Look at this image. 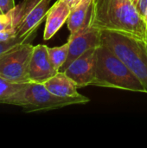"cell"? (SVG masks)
I'll return each instance as SVG.
<instances>
[{"label":"cell","mask_w":147,"mask_h":148,"mask_svg":"<svg viewBox=\"0 0 147 148\" xmlns=\"http://www.w3.org/2000/svg\"><path fill=\"white\" fill-rule=\"evenodd\" d=\"M89 26L101 31L147 38V23L133 0H92Z\"/></svg>","instance_id":"cell-1"},{"label":"cell","mask_w":147,"mask_h":148,"mask_svg":"<svg viewBox=\"0 0 147 148\" xmlns=\"http://www.w3.org/2000/svg\"><path fill=\"white\" fill-rule=\"evenodd\" d=\"M92 86L146 93V88L129 67L102 43L97 49L96 70Z\"/></svg>","instance_id":"cell-2"},{"label":"cell","mask_w":147,"mask_h":148,"mask_svg":"<svg viewBox=\"0 0 147 148\" xmlns=\"http://www.w3.org/2000/svg\"><path fill=\"white\" fill-rule=\"evenodd\" d=\"M89 101V98L82 95L75 97H59L50 93L43 83L29 82L4 100L2 104L18 106L25 112L31 113L55 110L70 105L86 104Z\"/></svg>","instance_id":"cell-3"},{"label":"cell","mask_w":147,"mask_h":148,"mask_svg":"<svg viewBox=\"0 0 147 148\" xmlns=\"http://www.w3.org/2000/svg\"><path fill=\"white\" fill-rule=\"evenodd\" d=\"M101 43L129 67L144 85L147 94V38L101 31Z\"/></svg>","instance_id":"cell-4"},{"label":"cell","mask_w":147,"mask_h":148,"mask_svg":"<svg viewBox=\"0 0 147 148\" xmlns=\"http://www.w3.org/2000/svg\"><path fill=\"white\" fill-rule=\"evenodd\" d=\"M34 46L25 42L0 57V76L16 83L29 82V65Z\"/></svg>","instance_id":"cell-5"},{"label":"cell","mask_w":147,"mask_h":148,"mask_svg":"<svg viewBox=\"0 0 147 148\" xmlns=\"http://www.w3.org/2000/svg\"><path fill=\"white\" fill-rule=\"evenodd\" d=\"M68 42L69 43L68 59L60 71H65L75 59L86 51L100 47L101 45V31L90 27L88 24L78 32L69 35Z\"/></svg>","instance_id":"cell-6"},{"label":"cell","mask_w":147,"mask_h":148,"mask_svg":"<svg viewBox=\"0 0 147 148\" xmlns=\"http://www.w3.org/2000/svg\"><path fill=\"white\" fill-rule=\"evenodd\" d=\"M98 48L91 49L75 59L65 73L76 83L78 88L91 86L95 76Z\"/></svg>","instance_id":"cell-7"},{"label":"cell","mask_w":147,"mask_h":148,"mask_svg":"<svg viewBox=\"0 0 147 148\" xmlns=\"http://www.w3.org/2000/svg\"><path fill=\"white\" fill-rule=\"evenodd\" d=\"M48 49L49 47L44 44L34 46L29 65V82L43 83L59 72L50 61Z\"/></svg>","instance_id":"cell-8"},{"label":"cell","mask_w":147,"mask_h":148,"mask_svg":"<svg viewBox=\"0 0 147 148\" xmlns=\"http://www.w3.org/2000/svg\"><path fill=\"white\" fill-rule=\"evenodd\" d=\"M52 0H32L25 16L16 29V36L22 37L36 33L38 27L46 18Z\"/></svg>","instance_id":"cell-9"},{"label":"cell","mask_w":147,"mask_h":148,"mask_svg":"<svg viewBox=\"0 0 147 148\" xmlns=\"http://www.w3.org/2000/svg\"><path fill=\"white\" fill-rule=\"evenodd\" d=\"M72 9L66 0H57L48 10L43 32V39H51L63 26Z\"/></svg>","instance_id":"cell-10"},{"label":"cell","mask_w":147,"mask_h":148,"mask_svg":"<svg viewBox=\"0 0 147 148\" xmlns=\"http://www.w3.org/2000/svg\"><path fill=\"white\" fill-rule=\"evenodd\" d=\"M46 88L53 95L59 97H75L78 93L76 83L64 72L59 71L54 76L43 82Z\"/></svg>","instance_id":"cell-11"},{"label":"cell","mask_w":147,"mask_h":148,"mask_svg":"<svg viewBox=\"0 0 147 148\" xmlns=\"http://www.w3.org/2000/svg\"><path fill=\"white\" fill-rule=\"evenodd\" d=\"M92 0H87L74 8L67 20L68 29L70 35L78 32L80 29L88 25Z\"/></svg>","instance_id":"cell-12"},{"label":"cell","mask_w":147,"mask_h":148,"mask_svg":"<svg viewBox=\"0 0 147 148\" xmlns=\"http://www.w3.org/2000/svg\"><path fill=\"white\" fill-rule=\"evenodd\" d=\"M32 0L23 1L7 13L0 14V30H16Z\"/></svg>","instance_id":"cell-13"},{"label":"cell","mask_w":147,"mask_h":148,"mask_svg":"<svg viewBox=\"0 0 147 148\" xmlns=\"http://www.w3.org/2000/svg\"><path fill=\"white\" fill-rule=\"evenodd\" d=\"M68 49H69V43L67 42L66 43L54 48H49V56L52 64L54 65L55 69L57 71H60L63 64L66 62L68 56Z\"/></svg>","instance_id":"cell-14"},{"label":"cell","mask_w":147,"mask_h":148,"mask_svg":"<svg viewBox=\"0 0 147 148\" xmlns=\"http://www.w3.org/2000/svg\"><path fill=\"white\" fill-rule=\"evenodd\" d=\"M36 33L29 34L25 36H16L11 39L6 40V41H0V57L3 56L4 54L11 51L12 49H16V47L25 43V42H31L34 37L36 36Z\"/></svg>","instance_id":"cell-15"},{"label":"cell","mask_w":147,"mask_h":148,"mask_svg":"<svg viewBox=\"0 0 147 148\" xmlns=\"http://www.w3.org/2000/svg\"><path fill=\"white\" fill-rule=\"evenodd\" d=\"M25 83L12 82L0 76V103L2 104L4 100L13 95L16 92L22 88Z\"/></svg>","instance_id":"cell-16"},{"label":"cell","mask_w":147,"mask_h":148,"mask_svg":"<svg viewBox=\"0 0 147 148\" xmlns=\"http://www.w3.org/2000/svg\"><path fill=\"white\" fill-rule=\"evenodd\" d=\"M16 6L14 0H0V10L3 14L9 12Z\"/></svg>","instance_id":"cell-17"},{"label":"cell","mask_w":147,"mask_h":148,"mask_svg":"<svg viewBox=\"0 0 147 148\" xmlns=\"http://www.w3.org/2000/svg\"><path fill=\"white\" fill-rule=\"evenodd\" d=\"M137 9L142 17L146 21L147 20V0H138ZM147 23V21H146Z\"/></svg>","instance_id":"cell-18"},{"label":"cell","mask_w":147,"mask_h":148,"mask_svg":"<svg viewBox=\"0 0 147 148\" xmlns=\"http://www.w3.org/2000/svg\"><path fill=\"white\" fill-rule=\"evenodd\" d=\"M16 36V30H0V41H6Z\"/></svg>","instance_id":"cell-19"},{"label":"cell","mask_w":147,"mask_h":148,"mask_svg":"<svg viewBox=\"0 0 147 148\" xmlns=\"http://www.w3.org/2000/svg\"><path fill=\"white\" fill-rule=\"evenodd\" d=\"M66 1L68 3L71 9L73 10L74 8H75L76 6H78L79 4H81V3H83V2H85L87 0H66Z\"/></svg>","instance_id":"cell-20"},{"label":"cell","mask_w":147,"mask_h":148,"mask_svg":"<svg viewBox=\"0 0 147 148\" xmlns=\"http://www.w3.org/2000/svg\"><path fill=\"white\" fill-rule=\"evenodd\" d=\"M133 3H135L136 5H137V3H138V0H133Z\"/></svg>","instance_id":"cell-21"},{"label":"cell","mask_w":147,"mask_h":148,"mask_svg":"<svg viewBox=\"0 0 147 148\" xmlns=\"http://www.w3.org/2000/svg\"><path fill=\"white\" fill-rule=\"evenodd\" d=\"M0 14H3V12H2V10H0Z\"/></svg>","instance_id":"cell-22"},{"label":"cell","mask_w":147,"mask_h":148,"mask_svg":"<svg viewBox=\"0 0 147 148\" xmlns=\"http://www.w3.org/2000/svg\"><path fill=\"white\" fill-rule=\"evenodd\" d=\"M23 1H28V0H23Z\"/></svg>","instance_id":"cell-23"}]
</instances>
